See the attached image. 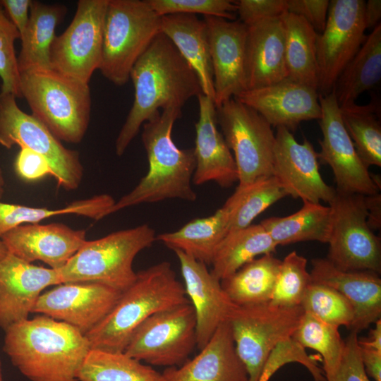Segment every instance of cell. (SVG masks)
<instances>
[{
    "instance_id": "44dd1931",
    "label": "cell",
    "mask_w": 381,
    "mask_h": 381,
    "mask_svg": "<svg viewBox=\"0 0 381 381\" xmlns=\"http://www.w3.org/2000/svg\"><path fill=\"white\" fill-rule=\"evenodd\" d=\"M181 267L184 288L196 318L197 348L202 349L217 329L228 321L236 306L223 289L221 281L207 265L180 250H174Z\"/></svg>"
},
{
    "instance_id": "d6a6232c",
    "label": "cell",
    "mask_w": 381,
    "mask_h": 381,
    "mask_svg": "<svg viewBox=\"0 0 381 381\" xmlns=\"http://www.w3.org/2000/svg\"><path fill=\"white\" fill-rule=\"evenodd\" d=\"M277 247L260 223L230 231L217 250L210 272L221 281L257 256L273 254Z\"/></svg>"
},
{
    "instance_id": "8fae6325",
    "label": "cell",
    "mask_w": 381,
    "mask_h": 381,
    "mask_svg": "<svg viewBox=\"0 0 381 381\" xmlns=\"http://www.w3.org/2000/svg\"><path fill=\"white\" fill-rule=\"evenodd\" d=\"M16 98L0 92V145L7 149L18 145L41 155L59 186L66 190L77 189L83 176L79 153L65 147L41 121L22 111Z\"/></svg>"
},
{
    "instance_id": "8d00e7d4",
    "label": "cell",
    "mask_w": 381,
    "mask_h": 381,
    "mask_svg": "<svg viewBox=\"0 0 381 381\" xmlns=\"http://www.w3.org/2000/svg\"><path fill=\"white\" fill-rule=\"evenodd\" d=\"M114 203V198L108 194L77 200L59 209L33 207L6 203L0 200V238L15 227L23 224H38L42 220L56 215L74 214L99 220L104 217L107 210Z\"/></svg>"
},
{
    "instance_id": "7a4b0ae2",
    "label": "cell",
    "mask_w": 381,
    "mask_h": 381,
    "mask_svg": "<svg viewBox=\"0 0 381 381\" xmlns=\"http://www.w3.org/2000/svg\"><path fill=\"white\" fill-rule=\"evenodd\" d=\"M4 331V351L30 381H78L77 373L90 349L78 329L40 315Z\"/></svg>"
},
{
    "instance_id": "4316f807",
    "label": "cell",
    "mask_w": 381,
    "mask_h": 381,
    "mask_svg": "<svg viewBox=\"0 0 381 381\" xmlns=\"http://www.w3.org/2000/svg\"><path fill=\"white\" fill-rule=\"evenodd\" d=\"M161 32L169 39L193 69L202 94L214 100L213 73L204 20L192 14L164 16L161 18Z\"/></svg>"
},
{
    "instance_id": "9a60e30c",
    "label": "cell",
    "mask_w": 381,
    "mask_h": 381,
    "mask_svg": "<svg viewBox=\"0 0 381 381\" xmlns=\"http://www.w3.org/2000/svg\"><path fill=\"white\" fill-rule=\"evenodd\" d=\"M364 4L363 0L329 1L327 23L316 43L320 95L332 92L337 79L366 38Z\"/></svg>"
},
{
    "instance_id": "f6af8a7d",
    "label": "cell",
    "mask_w": 381,
    "mask_h": 381,
    "mask_svg": "<svg viewBox=\"0 0 381 381\" xmlns=\"http://www.w3.org/2000/svg\"><path fill=\"white\" fill-rule=\"evenodd\" d=\"M344 349L335 372L326 381H370L360 353L358 334L351 331L344 341Z\"/></svg>"
},
{
    "instance_id": "db71d44e",
    "label": "cell",
    "mask_w": 381,
    "mask_h": 381,
    "mask_svg": "<svg viewBox=\"0 0 381 381\" xmlns=\"http://www.w3.org/2000/svg\"><path fill=\"white\" fill-rule=\"evenodd\" d=\"M375 328L370 330L368 339L359 340L358 344L362 346L381 350V320L375 322Z\"/></svg>"
},
{
    "instance_id": "f546056e",
    "label": "cell",
    "mask_w": 381,
    "mask_h": 381,
    "mask_svg": "<svg viewBox=\"0 0 381 381\" xmlns=\"http://www.w3.org/2000/svg\"><path fill=\"white\" fill-rule=\"evenodd\" d=\"M381 79V25L368 35L363 44L337 79L333 90L339 107L356 103L365 91Z\"/></svg>"
},
{
    "instance_id": "681fc988",
    "label": "cell",
    "mask_w": 381,
    "mask_h": 381,
    "mask_svg": "<svg viewBox=\"0 0 381 381\" xmlns=\"http://www.w3.org/2000/svg\"><path fill=\"white\" fill-rule=\"evenodd\" d=\"M31 1L32 0H0V6L20 36L29 20Z\"/></svg>"
},
{
    "instance_id": "ab89813d",
    "label": "cell",
    "mask_w": 381,
    "mask_h": 381,
    "mask_svg": "<svg viewBox=\"0 0 381 381\" xmlns=\"http://www.w3.org/2000/svg\"><path fill=\"white\" fill-rule=\"evenodd\" d=\"M307 259L294 250L281 262L270 301L280 307L301 306L306 291L312 283L307 270Z\"/></svg>"
},
{
    "instance_id": "30bf717a",
    "label": "cell",
    "mask_w": 381,
    "mask_h": 381,
    "mask_svg": "<svg viewBox=\"0 0 381 381\" xmlns=\"http://www.w3.org/2000/svg\"><path fill=\"white\" fill-rule=\"evenodd\" d=\"M329 206L332 221L327 259L343 270L380 274V238L368 224L365 196L336 190Z\"/></svg>"
},
{
    "instance_id": "3957f363",
    "label": "cell",
    "mask_w": 381,
    "mask_h": 381,
    "mask_svg": "<svg viewBox=\"0 0 381 381\" xmlns=\"http://www.w3.org/2000/svg\"><path fill=\"white\" fill-rule=\"evenodd\" d=\"M181 115V108L171 107L143 124L142 141L148 171L131 191L115 201L104 217L143 203L167 199L196 200L191 186L195 169L194 150L179 148L171 137L174 124Z\"/></svg>"
},
{
    "instance_id": "816d5d0a",
    "label": "cell",
    "mask_w": 381,
    "mask_h": 381,
    "mask_svg": "<svg viewBox=\"0 0 381 381\" xmlns=\"http://www.w3.org/2000/svg\"><path fill=\"white\" fill-rule=\"evenodd\" d=\"M381 1L368 0L363 8V19L366 29H374L380 24Z\"/></svg>"
},
{
    "instance_id": "ac0fdd59",
    "label": "cell",
    "mask_w": 381,
    "mask_h": 381,
    "mask_svg": "<svg viewBox=\"0 0 381 381\" xmlns=\"http://www.w3.org/2000/svg\"><path fill=\"white\" fill-rule=\"evenodd\" d=\"M213 73L215 107L246 90L247 25L239 20L204 16Z\"/></svg>"
},
{
    "instance_id": "83f0119b",
    "label": "cell",
    "mask_w": 381,
    "mask_h": 381,
    "mask_svg": "<svg viewBox=\"0 0 381 381\" xmlns=\"http://www.w3.org/2000/svg\"><path fill=\"white\" fill-rule=\"evenodd\" d=\"M66 12L63 5L32 0L29 20L20 39L21 49L17 57L20 74L51 69L50 52L56 37L55 30Z\"/></svg>"
},
{
    "instance_id": "11a10c76",
    "label": "cell",
    "mask_w": 381,
    "mask_h": 381,
    "mask_svg": "<svg viewBox=\"0 0 381 381\" xmlns=\"http://www.w3.org/2000/svg\"><path fill=\"white\" fill-rule=\"evenodd\" d=\"M5 180L1 168L0 167V200L4 193Z\"/></svg>"
},
{
    "instance_id": "2e32d148",
    "label": "cell",
    "mask_w": 381,
    "mask_h": 381,
    "mask_svg": "<svg viewBox=\"0 0 381 381\" xmlns=\"http://www.w3.org/2000/svg\"><path fill=\"white\" fill-rule=\"evenodd\" d=\"M121 294L99 283H63L42 294L32 313L66 322L85 335L105 318Z\"/></svg>"
},
{
    "instance_id": "d4e9b609",
    "label": "cell",
    "mask_w": 381,
    "mask_h": 381,
    "mask_svg": "<svg viewBox=\"0 0 381 381\" xmlns=\"http://www.w3.org/2000/svg\"><path fill=\"white\" fill-rule=\"evenodd\" d=\"M193 358L179 367L166 368L164 381H249L243 363L237 354L229 321L217 329L207 344Z\"/></svg>"
},
{
    "instance_id": "e575fe53",
    "label": "cell",
    "mask_w": 381,
    "mask_h": 381,
    "mask_svg": "<svg viewBox=\"0 0 381 381\" xmlns=\"http://www.w3.org/2000/svg\"><path fill=\"white\" fill-rule=\"evenodd\" d=\"M78 381H164L162 373L124 352L90 349L77 373Z\"/></svg>"
},
{
    "instance_id": "5b68a950",
    "label": "cell",
    "mask_w": 381,
    "mask_h": 381,
    "mask_svg": "<svg viewBox=\"0 0 381 381\" xmlns=\"http://www.w3.org/2000/svg\"><path fill=\"white\" fill-rule=\"evenodd\" d=\"M20 75L21 97L28 102L32 115L59 140L80 143L90 122L89 84L52 68Z\"/></svg>"
},
{
    "instance_id": "603a6c76",
    "label": "cell",
    "mask_w": 381,
    "mask_h": 381,
    "mask_svg": "<svg viewBox=\"0 0 381 381\" xmlns=\"http://www.w3.org/2000/svg\"><path fill=\"white\" fill-rule=\"evenodd\" d=\"M197 97L199 119L195 125V169L192 181L195 185L214 181L221 187L229 188L238 179L234 158L217 127L213 99L202 93Z\"/></svg>"
},
{
    "instance_id": "cb8c5ba5",
    "label": "cell",
    "mask_w": 381,
    "mask_h": 381,
    "mask_svg": "<svg viewBox=\"0 0 381 381\" xmlns=\"http://www.w3.org/2000/svg\"><path fill=\"white\" fill-rule=\"evenodd\" d=\"M312 282L329 286L346 298L354 309L350 330L357 334L380 319L381 279L371 271H348L326 258L312 260Z\"/></svg>"
},
{
    "instance_id": "e0dca14e",
    "label": "cell",
    "mask_w": 381,
    "mask_h": 381,
    "mask_svg": "<svg viewBox=\"0 0 381 381\" xmlns=\"http://www.w3.org/2000/svg\"><path fill=\"white\" fill-rule=\"evenodd\" d=\"M277 128L272 176L287 195L303 201L329 204L336 189L323 180L318 152L311 143L305 137L302 143H298L287 128Z\"/></svg>"
},
{
    "instance_id": "d590c367",
    "label": "cell",
    "mask_w": 381,
    "mask_h": 381,
    "mask_svg": "<svg viewBox=\"0 0 381 381\" xmlns=\"http://www.w3.org/2000/svg\"><path fill=\"white\" fill-rule=\"evenodd\" d=\"M287 196L274 176L237 186L222 207L228 218V233L243 229L270 206Z\"/></svg>"
},
{
    "instance_id": "8992f818",
    "label": "cell",
    "mask_w": 381,
    "mask_h": 381,
    "mask_svg": "<svg viewBox=\"0 0 381 381\" xmlns=\"http://www.w3.org/2000/svg\"><path fill=\"white\" fill-rule=\"evenodd\" d=\"M155 241V231L147 224L86 241L57 270L61 284L95 282L123 292L136 279L137 272L133 267L135 258Z\"/></svg>"
},
{
    "instance_id": "4dcf8cb0",
    "label": "cell",
    "mask_w": 381,
    "mask_h": 381,
    "mask_svg": "<svg viewBox=\"0 0 381 381\" xmlns=\"http://www.w3.org/2000/svg\"><path fill=\"white\" fill-rule=\"evenodd\" d=\"M281 19L284 28L287 78L318 90V33L298 16L286 12Z\"/></svg>"
},
{
    "instance_id": "7dc6e473",
    "label": "cell",
    "mask_w": 381,
    "mask_h": 381,
    "mask_svg": "<svg viewBox=\"0 0 381 381\" xmlns=\"http://www.w3.org/2000/svg\"><path fill=\"white\" fill-rule=\"evenodd\" d=\"M287 12L303 18L318 33L326 25L329 1L328 0H286Z\"/></svg>"
},
{
    "instance_id": "9f6ffc18",
    "label": "cell",
    "mask_w": 381,
    "mask_h": 381,
    "mask_svg": "<svg viewBox=\"0 0 381 381\" xmlns=\"http://www.w3.org/2000/svg\"><path fill=\"white\" fill-rule=\"evenodd\" d=\"M7 253H8V250L5 245L4 244V243L0 238V259L5 257L7 255Z\"/></svg>"
},
{
    "instance_id": "52a82bcc",
    "label": "cell",
    "mask_w": 381,
    "mask_h": 381,
    "mask_svg": "<svg viewBox=\"0 0 381 381\" xmlns=\"http://www.w3.org/2000/svg\"><path fill=\"white\" fill-rule=\"evenodd\" d=\"M161 18L147 0H108L99 71L121 86L134 64L161 32Z\"/></svg>"
},
{
    "instance_id": "9c48e42d",
    "label": "cell",
    "mask_w": 381,
    "mask_h": 381,
    "mask_svg": "<svg viewBox=\"0 0 381 381\" xmlns=\"http://www.w3.org/2000/svg\"><path fill=\"white\" fill-rule=\"evenodd\" d=\"M217 123L233 151L238 186L272 176L275 134L256 111L233 97L216 107Z\"/></svg>"
},
{
    "instance_id": "c3c4849f",
    "label": "cell",
    "mask_w": 381,
    "mask_h": 381,
    "mask_svg": "<svg viewBox=\"0 0 381 381\" xmlns=\"http://www.w3.org/2000/svg\"><path fill=\"white\" fill-rule=\"evenodd\" d=\"M14 166L17 174L25 181H37L52 174L46 158L26 147L20 148Z\"/></svg>"
},
{
    "instance_id": "4fadbf2b",
    "label": "cell",
    "mask_w": 381,
    "mask_h": 381,
    "mask_svg": "<svg viewBox=\"0 0 381 381\" xmlns=\"http://www.w3.org/2000/svg\"><path fill=\"white\" fill-rule=\"evenodd\" d=\"M108 0H80L71 23L56 35L50 52L51 68L89 84L99 69Z\"/></svg>"
},
{
    "instance_id": "f907efd6",
    "label": "cell",
    "mask_w": 381,
    "mask_h": 381,
    "mask_svg": "<svg viewBox=\"0 0 381 381\" xmlns=\"http://www.w3.org/2000/svg\"><path fill=\"white\" fill-rule=\"evenodd\" d=\"M359 349L366 373L373 377L375 381H381V350L360 344Z\"/></svg>"
},
{
    "instance_id": "1f68e13d",
    "label": "cell",
    "mask_w": 381,
    "mask_h": 381,
    "mask_svg": "<svg viewBox=\"0 0 381 381\" xmlns=\"http://www.w3.org/2000/svg\"><path fill=\"white\" fill-rule=\"evenodd\" d=\"M302 207L286 217H270L260 224L277 246L303 241L328 243L332 213L329 206L303 201Z\"/></svg>"
},
{
    "instance_id": "7402d4cb",
    "label": "cell",
    "mask_w": 381,
    "mask_h": 381,
    "mask_svg": "<svg viewBox=\"0 0 381 381\" xmlns=\"http://www.w3.org/2000/svg\"><path fill=\"white\" fill-rule=\"evenodd\" d=\"M86 231L62 223L27 224L10 230L1 237L8 253L32 263L40 260L59 270L87 241Z\"/></svg>"
},
{
    "instance_id": "74e56055",
    "label": "cell",
    "mask_w": 381,
    "mask_h": 381,
    "mask_svg": "<svg viewBox=\"0 0 381 381\" xmlns=\"http://www.w3.org/2000/svg\"><path fill=\"white\" fill-rule=\"evenodd\" d=\"M380 103L373 98L365 105L356 103L340 107L344 125L356 151L366 167H381Z\"/></svg>"
},
{
    "instance_id": "bcb514c9",
    "label": "cell",
    "mask_w": 381,
    "mask_h": 381,
    "mask_svg": "<svg viewBox=\"0 0 381 381\" xmlns=\"http://www.w3.org/2000/svg\"><path fill=\"white\" fill-rule=\"evenodd\" d=\"M239 20L246 25L282 16L287 12L286 0L235 1Z\"/></svg>"
},
{
    "instance_id": "7bdbcfd3",
    "label": "cell",
    "mask_w": 381,
    "mask_h": 381,
    "mask_svg": "<svg viewBox=\"0 0 381 381\" xmlns=\"http://www.w3.org/2000/svg\"><path fill=\"white\" fill-rule=\"evenodd\" d=\"M159 16L170 14H202L236 20L237 7L231 0H147Z\"/></svg>"
},
{
    "instance_id": "7c38bea8",
    "label": "cell",
    "mask_w": 381,
    "mask_h": 381,
    "mask_svg": "<svg viewBox=\"0 0 381 381\" xmlns=\"http://www.w3.org/2000/svg\"><path fill=\"white\" fill-rule=\"evenodd\" d=\"M196 346L195 314L188 302L147 318L134 331L123 352L151 365L179 367Z\"/></svg>"
},
{
    "instance_id": "ffe728a7",
    "label": "cell",
    "mask_w": 381,
    "mask_h": 381,
    "mask_svg": "<svg viewBox=\"0 0 381 381\" xmlns=\"http://www.w3.org/2000/svg\"><path fill=\"white\" fill-rule=\"evenodd\" d=\"M60 284L57 270L8 253L0 259V327L28 319L42 291Z\"/></svg>"
},
{
    "instance_id": "60d3db41",
    "label": "cell",
    "mask_w": 381,
    "mask_h": 381,
    "mask_svg": "<svg viewBox=\"0 0 381 381\" xmlns=\"http://www.w3.org/2000/svg\"><path fill=\"white\" fill-rule=\"evenodd\" d=\"M301 306L321 320L339 327L350 329L354 319V309L349 301L338 291L312 282L303 298Z\"/></svg>"
},
{
    "instance_id": "6da1fadb",
    "label": "cell",
    "mask_w": 381,
    "mask_h": 381,
    "mask_svg": "<svg viewBox=\"0 0 381 381\" xmlns=\"http://www.w3.org/2000/svg\"><path fill=\"white\" fill-rule=\"evenodd\" d=\"M135 96L132 107L115 143L121 156L140 126L171 107L182 108L202 89L198 75L173 43L158 34L134 64L130 73Z\"/></svg>"
},
{
    "instance_id": "836d02e7",
    "label": "cell",
    "mask_w": 381,
    "mask_h": 381,
    "mask_svg": "<svg viewBox=\"0 0 381 381\" xmlns=\"http://www.w3.org/2000/svg\"><path fill=\"white\" fill-rule=\"evenodd\" d=\"M282 260L265 254L246 263L221 284L231 301L238 306L269 302Z\"/></svg>"
},
{
    "instance_id": "f1b7e54d",
    "label": "cell",
    "mask_w": 381,
    "mask_h": 381,
    "mask_svg": "<svg viewBox=\"0 0 381 381\" xmlns=\"http://www.w3.org/2000/svg\"><path fill=\"white\" fill-rule=\"evenodd\" d=\"M228 218L222 207L213 214L196 218L173 232L156 235V241L193 259L212 265L217 250L228 234Z\"/></svg>"
},
{
    "instance_id": "5bb4252c",
    "label": "cell",
    "mask_w": 381,
    "mask_h": 381,
    "mask_svg": "<svg viewBox=\"0 0 381 381\" xmlns=\"http://www.w3.org/2000/svg\"><path fill=\"white\" fill-rule=\"evenodd\" d=\"M321 109L318 159L328 164L333 173L336 190L365 196L379 193L380 185L359 158L342 121L340 107L334 90L319 94Z\"/></svg>"
},
{
    "instance_id": "b9f144b4",
    "label": "cell",
    "mask_w": 381,
    "mask_h": 381,
    "mask_svg": "<svg viewBox=\"0 0 381 381\" xmlns=\"http://www.w3.org/2000/svg\"><path fill=\"white\" fill-rule=\"evenodd\" d=\"M20 39L16 28L0 6V78L1 92L21 97L20 72L15 51V42Z\"/></svg>"
},
{
    "instance_id": "6f0895ef",
    "label": "cell",
    "mask_w": 381,
    "mask_h": 381,
    "mask_svg": "<svg viewBox=\"0 0 381 381\" xmlns=\"http://www.w3.org/2000/svg\"><path fill=\"white\" fill-rule=\"evenodd\" d=\"M0 381H4V377H3V374H2L1 362V360H0Z\"/></svg>"
},
{
    "instance_id": "ee69618b",
    "label": "cell",
    "mask_w": 381,
    "mask_h": 381,
    "mask_svg": "<svg viewBox=\"0 0 381 381\" xmlns=\"http://www.w3.org/2000/svg\"><path fill=\"white\" fill-rule=\"evenodd\" d=\"M289 362L303 364L312 374L315 381H326L324 371L317 361L309 357L304 348L292 339L278 344L272 351L259 381H268L280 367Z\"/></svg>"
},
{
    "instance_id": "d6986e66",
    "label": "cell",
    "mask_w": 381,
    "mask_h": 381,
    "mask_svg": "<svg viewBox=\"0 0 381 381\" xmlns=\"http://www.w3.org/2000/svg\"><path fill=\"white\" fill-rule=\"evenodd\" d=\"M234 98L256 111L272 127H284L290 131L300 123L320 119L321 116L317 90L288 78L246 90Z\"/></svg>"
},
{
    "instance_id": "ba28073f",
    "label": "cell",
    "mask_w": 381,
    "mask_h": 381,
    "mask_svg": "<svg viewBox=\"0 0 381 381\" xmlns=\"http://www.w3.org/2000/svg\"><path fill=\"white\" fill-rule=\"evenodd\" d=\"M303 313L301 306L280 307L270 302L236 305L228 321L249 381L260 380L270 353L291 339Z\"/></svg>"
},
{
    "instance_id": "f35d334b",
    "label": "cell",
    "mask_w": 381,
    "mask_h": 381,
    "mask_svg": "<svg viewBox=\"0 0 381 381\" xmlns=\"http://www.w3.org/2000/svg\"><path fill=\"white\" fill-rule=\"evenodd\" d=\"M291 339L301 347L310 348L321 355L325 379L335 372L345 345L339 327L304 311Z\"/></svg>"
},
{
    "instance_id": "484cf974",
    "label": "cell",
    "mask_w": 381,
    "mask_h": 381,
    "mask_svg": "<svg viewBox=\"0 0 381 381\" xmlns=\"http://www.w3.org/2000/svg\"><path fill=\"white\" fill-rule=\"evenodd\" d=\"M286 78L285 35L281 16L248 25L246 90L270 85Z\"/></svg>"
},
{
    "instance_id": "277c9868",
    "label": "cell",
    "mask_w": 381,
    "mask_h": 381,
    "mask_svg": "<svg viewBox=\"0 0 381 381\" xmlns=\"http://www.w3.org/2000/svg\"><path fill=\"white\" fill-rule=\"evenodd\" d=\"M183 284L171 263L155 264L137 272L105 317L85 336L90 349L123 352L134 331L152 315L188 303Z\"/></svg>"
},
{
    "instance_id": "f5cc1de1",
    "label": "cell",
    "mask_w": 381,
    "mask_h": 381,
    "mask_svg": "<svg viewBox=\"0 0 381 381\" xmlns=\"http://www.w3.org/2000/svg\"><path fill=\"white\" fill-rule=\"evenodd\" d=\"M380 194L379 193L365 196L368 209V224L370 229L377 230L380 227Z\"/></svg>"
}]
</instances>
